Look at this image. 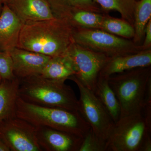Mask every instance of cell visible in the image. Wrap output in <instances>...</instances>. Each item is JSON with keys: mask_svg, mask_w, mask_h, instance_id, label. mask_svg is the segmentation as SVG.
<instances>
[{"mask_svg": "<svg viewBox=\"0 0 151 151\" xmlns=\"http://www.w3.org/2000/svg\"><path fill=\"white\" fill-rule=\"evenodd\" d=\"M151 134L142 112L121 117L107 141L108 151H143Z\"/></svg>", "mask_w": 151, "mask_h": 151, "instance_id": "cell-5", "label": "cell"}, {"mask_svg": "<svg viewBox=\"0 0 151 151\" xmlns=\"http://www.w3.org/2000/svg\"><path fill=\"white\" fill-rule=\"evenodd\" d=\"M13 72L19 79L40 74L51 57L16 47L10 52Z\"/></svg>", "mask_w": 151, "mask_h": 151, "instance_id": "cell-11", "label": "cell"}, {"mask_svg": "<svg viewBox=\"0 0 151 151\" xmlns=\"http://www.w3.org/2000/svg\"><path fill=\"white\" fill-rule=\"evenodd\" d=\"M136 1H139V0H136Z\"/></svg>", "mask_w": 151, "mask_h": 151, "instance_id": "cell-30", "label": "cell"}, {"mask_svg": "<svg viewBox=\"0 0 151 151\" xmlns=\"http://www.w3.org/2000/svg\"><path fill=\"white\" fill-rule=\"evenodd\" d=\"M151 65V49L112 58L105 64L99 76L108 78L111 76L137 68Z\"/></svg>", "mask_w": 151, "mask_h": 151, "instance_id": "cell-14", "label": "cell"}, {"mask_svg": "<svg viewBox=\"0 0 151 151\" xmlns=\"http://www.w3.org/2000/svg\"><path fill=\"white\" fill-rule=\"evenodd\" d=\"M141 46L143 50L151 49V19L146 25L145 30V38Z\"/></svg>", "mask_w": 151, "mask_h": 151, "instance_id": "cell-25", "label": "cell"}, {"mask_svg": "<svg viewBox=\"0 0 151 151\" xmlns=\"http://www.w3.org/2000/svg\"><path fill=\"white\" fill-rule=\"evenodd\" d=\"M69 79L76 84L80 92L78 112L95 134L108 141L115 125L110 114L92 90L83 85L73 76Z\"/></svg>", "mask_w": 151, "mask_h": 151, "instance_id": "cell-8", "label": "cell"}, {"mask_svg": "<svg viewBox=\"0 0 151 151\" xmlns=\"http://www.w3.org/2000/svg\"><path fill=\"white\" fill-rule=\"evenodd\" d=\"M74 28L65 21L54 18L24 23L17 47L50 57L64 54L73 42Z\"/></svg>", "mask_w": 151, "mask_h": 151, "instance_id": "cell-1", "label": "cell"}, {"mask_svg": "<svg viewBox=\"0 0 151 151\" xmlns=\"http://www.w3.org/2000/svg\"><path fill=\"white\" fill-rule=\"evenodd\" d=\"M20 79L3 80L0 84V122L16 116Z\"/></svg>", "mask_w": 151, "mask_h": 151, "instance_id": "cell-15", "label": "cell"}, {"mask_svg": "<svg viewBox=\"0 0 151 151\" xmlns=\"http://www.w3.org/2000/svg\"><path fill=\"white\" fill-rule=\"evenodd\" d=\"M6 4L24 23L55 17L47 0H9Z\"/></svg>", "mask_w": 151, "mask_h": 151, "instance_id": "cell-13", "label": "cell"}, {"mask_svg": "<svg viewBox=\"0 0 151 151\" xmlns=\"http://www.w3.org/2000/svg\"><path fill=\"white\" fill-rule=\"evenodd\" d=\"M19 97L35 105L78 111V100L65 81L51 80L40 74L20 80Z\"/></svg>", "mask_w": 151, "mask_h": 151, "instance_id": "cell-2", "label": "cell"}, {"mask_svg": "<svg viewBox=\"0 0 151 151\" xmlns=\"http://www.w3.org/2000/svg\"><path fill=\"white\" fill-rule=\"evenodd\" d=\"M3 5L0 4V14L1 13V12L2 9Z\"/></svg>", "mask_w": 151, "mask_h": 151, "instance_id": "cell-28", "label": "cell"}, {"mask_svg": "<svg viewBox=\"0 0 151 151\" xmlns=\"http://www.w3.org/2000/svg\"><path fill=\"white\" fill-rule=\"evenodd\" d=\"M9 0H0V4L4 5L7 4Z\"/></svg>", "mask_w": 151, "mask_h": 151, "instance_id": "cell-27", "label": "cell"}, {"mask_svg": "<svg viewBox=\"0 0 151 151\" xmlns=\"http://www.w3.org/2000/svg\"><path fill=\"white\" fill-rule=\"evenodd\" d=\"M85 10L71 11L57 18L62 19L73 28L100 29L105 14Z\"/></svg>", "mask_w": 151, "mask_h": 151, "instance_id": "cell-18", "label": "cell"}, {"mask_svg": "<svg viewBox=\"0 0 151 151\" xmlns=\"http://www.w3.org/2000/svg\"><path fill=\"white\" fill-rule=\"evenodd\" d=\"M150 78L151 66L126 70L108 77V83L120 104L121 117L142 112Z\"/></svg>", "mask_w": 151, "mask_h": 151, "instance_id": "cell-4", "label": "cell"}, {"mask_svg": "<svg viewBox=\"0 0 151 151\" xmlns=\"http://www.w3.org/2000/svg\"><path fill=\"white\" fill-rule=\"evenodd\" d=\"M3 79L1 77V75H0V84L1 83Z\"/></svg>", "mask_w": 151, "mask_h": 151, "instance_id": "cell-29", "label": "cell"}, {"mask_svg": "<svg viewBox=\"0 0 151 151\" xmlns=\"http://www.w3.org/2000/svg\"><path fill=\"white\" fill-rule=\"evenodd\" d=\"M65 53L73 65L75 71L73 76L94 92L100 71L111 58L83 47L74 42Z\"/></svg>", "mask_w": 151, "mask_h": 151, "instance_id": "cell-7", "label": "cell"}, {"mask_svg": "<svg viewBox=\"0 0 151 151\" xmlns=\"http://www.w3.org/2000/svg\"><path fill=\"white\" fill-rule=\"evenodd\" d=\"M73 41L79 45L109 57L137 53L143 50L132 40L114 35L97 29L74 28Z\"/></svg>", "mask_w": 151, "mask_h": 151, "instance_id": "cell-6", "label": "cell"}, {"mask_svg": "<svg viewBox=\"0 0 151 151\" xmlns=\"http://www.w3.org/2000/svg\"><path fill=\"white\" fill-rule=\"evenodd\" d=\"M0 139L12 151H42L37 127L15 116L0 122Z\"/></svg>", "mask_w": 151, "mask_h": 151, "instance_id": "cell-9", "label": "cell"}, {"mask_svg": "<svg viewBox=\"0 0 151 151\" xmlns=\"http://www.w3.org/2000/svg\"><path fill=\"white\" fill-rule=\"evenodd\" d=\"M36 127L38 142L42 151L79 150L83 138L49 127Z\"/></svg>", "mask_w": 151, "mask_h": 151, "instance_id": "cell-10", "label": "cell"}, {"mask_svg": "<svg viewBox=\"0 0 151 151\" xmlns=\"http://www.w3.org/2000/svg\"><path fill=\"white\" fill-rule=\"evenodd\" d=\"M24 23L6 4L3 5L0 14V51L10 53L17 47Z\"/></svg>", "mask_w": 151, "mask_h": 151, "instance_id": "cell-12", "label": "cell"}, {"mask_svg": "<svg viewBox=\"0 0 151 151\" xmlns=\"http://www.w3.org/2000/svg\"><path fill=\"white\" fill-rule=\"evenodd\" d=\"M78 151H108V142L98 137L90 128L83 138Z\"/></svg>", "mask_w": 151, "mask_h": 151, "instance_id": "cell-23", "label": "cell"}, {"mask_svg": "<svg viewBox=\"0 0 151 151\" xmlns=\"http://www.w3.org/2000/svg\"><path fill=\"white\" fill-rule=\"evenodd\" d=\"M16 116L35 127H49L83 138L90 129L89 124L78 111L50 108L26 102L18 97Z\"/></svg>", "mask_w": 151, "mask_h": 151, "instance_id": "cell-3", "label": "cell"}, {"mask_svg": "<svg viewBox=\"0 0 151 151\" xmlns=\"http://www.w3.org/2000/svg\"><path fill=\"white\" fill-rule=\"evenodd\" d=\"M0 75L3 80H11L16 77L12 59L9 52L0 51Z\"/></svg>", "mask_w": 151, "mask_h": 151, "instance_id": "cell-24", "label": "cell"}, {"mask_svg": "<svg viewBox=\"0 0 151 151\" xmlns=\"http://www.w3.org/2000/svg\"><path fill=\"white\" fill-rule=\"evenodd\" d=\"M151 19V0H139L135 7L134 15L135 35L132 41L141 45L145 38V29Z\"/></svg>", "mask_w": 151, "mask_h": 151, "instance_id": "cell-20", "label": "cell"}, {"mask_svg": "<svg viewBox=\"0 0 151 151\" xmlns=\"http://www.w3.org/2000/svg\"><path fill=\"white\" fill-rule=\"evenodd\" d=\"M54 17L71 11L85 10L106 14L94 0H47Z\"/></svg>", "mask_w": 151, "mask_h": 151, "instance_id": "cell-19", "label": "cell"}, {"mask_svg": "<svg viewBox=\"0 0 151 151\" xmlns=\"http://www.w3.org/2000/svg\"><path fill=\"white\" fill-rule=\"evenodd\" d=\"M9 149L0 139V151H10Z\"/></svg>", "mask_w": 151, "mask_h": 151, "instance_id": "cell-26", "label": "cell"}, {"mask_svg": "<svg viewBox=\"0 0 151 151\" xmlns=\"http://www.w3.org/2000/svg\"><path fill=\"white\" fill-rule=\"evenodd\" d=\"M44 78L65 81L75 75L73 65L68 57L64 54L51 57L41 72Z\"/></svg>", "mask_w": 151, "mask_h": 151, "instance_id": "cell-17", "label": "cell"}, {"mask_svg": "<svg viewBox=\"0 0 151 151\" xmlns=\"http://www.w3.org/2000/svg\"><path fill=\"white\" fill-rule=\"evenodd\" d=\"M93 92L106 108L114 123L118 122L121 118V107L108 83V78L99 76Z\"/></svg>", "mask_w": 151, "mask_h": 151, "instance_id": "cell-16", "label": "cell"}, {"mask_svg": "<svg viewBox=\"0 0 151 151\" xmlns=\"http://www.w3.org/2000/svg\"><path fill=\"white\" fill-rule=\"evenodd\" d=\"M104 12L111 11L118 12L122 18L134 27V15L136 0H94Z\"/></svg>", "mask_w": 151, "mask_h": 151, "instance_id": "cell-21", "label": "cell"}, {"mask_svg": "<svg viewBox=\"0 0 151 151\" xmlns=\"http://www.w3.org/2000/svg\"><path fill=\"white\" fill-rule=\"evenodd\" d=\"M100 29L120 37L132 40L135 35L134 27L123 19H118L105 14Z\"/></svg>", "mask_w": 151, "mask_h": 151, "instance_id": "cell-22", "label": "cell"}]
</instances>
